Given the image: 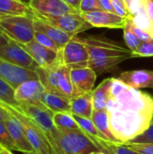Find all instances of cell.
<instances>
[{
	"mask_svg": "<svg viewBox=\"0 0 153 154\" xmlns=\"http://www.w3.org/2000/svg\"><path fill=\"white\" fill-rule=\"evenodd\" d=\"M0 15H33V12L23 0H0Z\"/></svg>",
	"mask_w": 153,
	"mask_h": 154,
	"instance_id": "23",
	"label": "cell"
},
{
	"mask_svg": "<svg viewBox=\"0 0 153 154\" xmlns=\"http://www.w3.org/2000/svg\"><path fill=\"white\" fill-rule=\"evenodd\" d=\"M90 154H107L105 152H103V151H96V152H92V153Z\"/></svg>",
	"mask_w": 153,
	"mask_h": 154,
	"instance_id": "47",
	"label": "cell"
},
{
	"mask_svg": "<svg viewBox=\"0 0 153 154\" xmlns=\"http://www.w3.org/2000/svg\"><path fill=\"white\" fill-rule=\"evenodd\" d=\"M93 110L92 92L77 96L70 99V113L72 115L91 118Z\"/></svg>",
	"mask_w": 153,
	"mask_h": 154,
	"instance_id": "20",
	"label": "cell"
},
{
	"mask_svg": "<svg viewBox=\"0 0 153 154\" xmlns=\"http://www.w3.org/2000/svg\"><path fill=\"white\" fill-rule=\"evenodd\" d=\"M5 124L7 127L9 134L16 147L17 152H21L23 153L32 152L33 149L25 134V132H24L21 123L17 120V118L14 117L10 113V116L5 121Z\"/></svg>",
	"mask_w": 153,
	"mask_h": 154,
	"instance_id": "17",
	"label": "cell"
},
{
	"mask_svg": "<svg viewBox=\"0 0 153 154\" xmlns=\"http://www.w3.org/2000/svg\"><path fill=\"white\" fill-rule=\"evenodd\" d=\"M0 31L19 43H28L34 39L32 15H0Z\"/></svg>",
	"mask_w": 153,
	"mask_h": 154,
	"instance_id": "5",
	"label": "cell"
},
{
	"mask_svg": "<svg viewBox=\"0 0 153 154\" xmlns=\"http://www.w3.org/2000/svg\"><path fill=\"white\" fill-rule=\"evenodd\" d=\"M77 37L87 47L90 59L115 56H129L133 58V53L130 49L124 47L115 41L96 36Z\"/></svg>",
	"mask_w": 153,
	"mask_h": 154,
	"instance_id": "6",
	"label": "cell"
},
{
	"mask_svg": "<svg viewBox=\"0 0 153 154\" xmlns=\"http://www.w3.org/2000/svg\"><path fill=\"white\" fill-rule=\"evenodd\" d=\"M69 5H70L71 7H73L74 9L79 11V7H80V4L82 0H64ZM80 12V11H79Z\"/></svg>",
	"mask_w": 153,
	"mask_h": 154,
	"instance_id": "42",
	"label": "cell"
},
{
	"mask_svg": "<svg viewBox=\"0 0 153 154\" xmlns=\"http://www.w3.org/2000/svg\"><path fill=\"white\" fill-rule=\"evenodd\" d=\"M142 9L153 27V0H146Z\"/></svg>",
	"mask_w": 153,
	"mask_h": 154,
	"instance_id": "39",
	"label": "cell"
},
{
	"mask_svg": "<svg viewBox=\"0 0 153 154\" xmlns=\"http://www.w3.org/2000/svg\"><path fill=\"white\" fill-rule=\"evenodd\" d=\"M52 145V147H53V150H54V152H55V154H65L64 152H62L56 145H54V144H51Z\"/></svg>",
	"mask_w": 153,
	"mask_h": 154,
	"instance_id": "45",
	"label": "cell"
},
{
	"mask_svg": "<svg viewBox=\"0 0 153 154\" xmlns=\"http://www.w3.org/2000/svg\"><path fill=\"white\" fill-rule=\"evenodd\" d=\"M0 78L14 89L20 84L30 79H39L35 71L10 63L0 58Z\"/></svg>",
	"mask_w": 153,
	"mask_h": 154,
	"instance_id": "13",
	"label": "cell"
},
{
	"mask_svg": "<svg viewBox=\"0 0 153 154\" xmlns=\"http://www.w3.org/2000/svg\"><path fill=\"white\" fill-rule=\"evenodd\" d=\"M117 79L125 85L133 88H153V70L138 69L121 73Z\"/></svg>",
	"mask_w": 153,
	"mask_h": 154,
	"instance_id": "18",
	"label": "cell"
},
{
	"mask_svg": "<svg viewBox=\"0 0 153 154\" xmlns=\"http://www.w3.org/2000/svg\"><path fill=\"white\" fill-rule=\"evenodd\" d=\"M0 101L10 106L16 107L19 104L14 99V89L0 78Z\"/></svg>",
	"mask_w": 153,
	"mask_h": 154,
	"instance_id": "28",
	"label": "cell"
},
{
	"mask_svg": "<svg viewBox=\"0 0 153 154\" xmlns=\"http://www.w3.org/2000/svg\"><path fill=\"white\" fill-rule=\"evenodd\" d=\"M73 117L75 118L76 122L78 123L79 128L81 131H83L85 134H87L90 137H97V138H102L100 133L95 126L93 121L91 118H86V117H81L78 116L73 115Z\"/></svg>",
	"mask_w": 153,
	"mask_h": 154,
	"instance_id": "29",
	"label": "cell"
},
{
	"mask_svg": "<svg viewBox=\"0 0 153 154\" xmlns=\"http://www.w3.org/2000/svg\"><path fill=\"white\" fill-rule=\"evenodd\" d=\"M97 75L89 67L70 69L74 97L93 91Z\"/></svg>",
	"mask_w": 153,
	"mask_h": 154,
	"instance_id": "14",
	"label": "cell"
},
{
	"mask_svg": "<svg viewBox=\"0 0 153 154\" xmlns=\"http://www.w3.org/2000/svg\"><path fill=\"white\" fill-rule=\"evenodd\" d=\"M100 151H103V152H105L106 153H107V154H114L111 151H109V150H107V149H106V148H100Z\"/></svg>",
	"mask_w": 153,
	"mask_h": 154,
	"instance_id": "46",
	"label": "cell"
},
{
	"mask_svg": "<svg viewBox=\"0 0 153 154\" xmlns=\"http://www.w3.org/2000/svg\"><path fill=\"white\" fill-rule=\"evenodd\" d=\"M91 119L100 133L102 139L111 141V142H117L115 138L114 134H112L110 130V125H109V117L106 110H93Z\"/></svg>",
	"mask_w": 153,
	"mask_h": 154,
	"instance_id": "25",
	"label": "cell"
},
{
	"mask_svg": "<svg viewBox=\"0 0 153 154\" xmlns=\"http://www.w3.org/2000/svg\"><path fill=\"white\" fill-rule=\"evenodd\" d=\"M133 53V58L137 57H153V38L142 42L140 46L137 48V50Z\"/></svg>",
	"mask_w": 153,
	"mask_h": 154,
	"instance_id": "33",
	"label": "cell"
},
{
	"mask_svg": "<svg viewBox=\"0 0 153 154\" xmlns=\"http://www.w3.org/2000/svg\"><path fill=\"white\" fill-rule=\"evenodd\" d=\"M0 154H1V153H0Z\"/></svg>",
	"mask_w": 153,
	"mask_h": 154,
	"instance_id": "51",
	"label": "cell"
},
{
	"mask_svg": "<svg viewBox=\"0 0 153 154\" xmlns=\"http://www.w3.org/2000/svg\"><path fill=\"white\" fill-rule=\"evenodd\" d=\"M0 148H4L12 152L17 151L4 121H0Z\"/></svg>",
	"mask_w": 153,
	"mask_h": 154,
	"instance_id": "30",
	"label": "cell"
},
{
	"mask_svg": "<svg viewBox=\"0 0 153 154\" xmlns=\"http://www.w3.org/2000/svg\"><path fill=\"white\" fill-rule=\"evenodd\" d=\"M35 72L45 90L64 97L69 100L74 97L70 79V69L63 63H58L46 69L38 67Z\"/></svg>",
	"mask_w": 153,
	"mask_h": 154,
	"instance_id": "2",
	"label": "cell"
},
{
	"mask_svg": "<svg viewBox=\"0 0 153 154\" xmlns=\"http://www.w3.org/2000/svg\"><path fill=\"white\" fill-rule=\"evenodd\" d=\"M2 106L6 108L21 123L35 153L55 154L49 136L42 129H41L29 117H27L25 115L21 113L14 106H10L6 104H2Z\"/></svg>",
	"mask_w": 153,
	"mask_h": 154,
	"instance_id": "4",
	"label": "cell"
},
{
	"mask_svg": "<svg viewBox=\"0 0 153 154\" xmlns=\"http://www.w3.org/2000/svg\"><path fill=\"white\" fill-rule=\"evenodd\" d=\"M113 83V78L106 79L102 81L92 91L93 107L96 110H106V102L109 97L111 87Z\"/></svg>",
	"mask_w": 153,
	"mask_h": 154,
	"instance_id": "24",
	"label": "cell"
},
{
	"mask_svg": "<svg viewBox=\"0 0 153 154\" xmlns=\"http://www.w3.org/2000/svg\"><path fill=\"white\" fill-rule=\"evenodd\" d=\"M130 143H153V117L151 122V125L149 128L141 135L137 136L132 141H129Z\"/></svg>",
	"mask_w": 153,
	"mask_h": 154,
	"instance_id": "36",
	"label": "cell"
},
{
	"mask_svg": "<svg viewBox=\"0 0 153 154\" xmlns=\"http://www.w3.org/2000/svg\"><path fill=\"white\" fill-rule=\"evenodd\" d=\"M131 59L129 56H115V57H104L97 59H90L88 61V66L93 69L97 76L106 73V71L112 69L113 68L119 65L121 62Z\"/></svg>",
	"mask_w": 153,
	"mask_h": 154,
	"instance_id": "22",
	"label": "cell"
},
{
	"mask_svg": "<svg viewBox=\"0 0 153 154\" xmlns=\"http://www.w3.org/2000/svg\"><path fill=\"white\" fill-rule=\"evenodd\" d=\"M126 23L129 25L130 29L133 31V32L142 41V42H145V41H149L151 39H152L153 36L147 31H145L144 29L141 28L138 24L135 23V22L133 19V16L131 15L130 17H128L126 19Z\"/></svg>",
	"mask_w": 153,
	"mask_h": 154,
	"instance_id": "32",
	"label": "cell"
},
{
	"mask_svg": "<svg viewBox=\"0 0 153 154\" xmlns=\"http://www.w3.org/2000/svg\"><path fill=\"white\" fill-rule=\"evenodd\" d=\"M112 2H118V1H124V0H111Z\"/></svg>",
	"mask_w": 153,
	"mask_h": 154,
	"instance_id": "48",
	"label": "cell"
},
{
	"mask_svg": "<svg viewBox=\"0 0 153 154\" xmlns=\"http://www.w3.org/2000/svg\"><path fill=\"white\" fill-rule=\"evenodd\" d=\"M41 102L51 112H69L70 113V100L45 90L41 97Z\"/></svg>",
	"mask_w": 153,
	"mask_h": 154,
	"instance_id": "21",
	"label": "cell"
},
{
	"mask_svg": "<svg viewBox=\"0 0 153 154\" xmlns=\"http://www.w3.org/2000/svg\"><path fill=\"white\" fill-rule=\"evenodd\" d=\"M83 17L93 27H106L110 29H124L126 19L114 13L103 10H96L89 13L81 14Z\"/></svg>",
	"mask_w": 153,
	"mask_h": 154,
	"instance_id": "15",
	"label": "cell"
},
{
	"mask_svg": "<svg viewBox=\"0 0 153 154\" xmlns=\"http://www.w3.org/2000/svg\"><path fill=\"white\" fill-rule=\"evenodd\" d=\"M0 104H2V102H1V101H0Z\"/></svg>",
	"mask_w": 153,
	"mask_h": 154,
	"instance_id": "50",
	"label": "cell"
},
{
	"mask_svg": "<svg viewBox=\"0 0 153 154\" xmlns=\"http://www.w3.org/2000/svg\"><path fill=\"white\" fill-rule=\"evenodd\" d=\"M61 60L65 66L72 69L87 67L90 57L85 44L75 35L62 48Z\"/></svg>",
	"mask_w": 153,
	"mask_h": 154,
	"instance_id": "8",
	"label": "cell"
},
{
	"mask_svg": "<svg viewBox=\"0 0 153 154\" xmlns=\"http://www.w3.org/2000/svg\"><path fill=\"white\" fill-rule=\"evenodd\" d=\"M34 40L36 42H38L39 43H41V45L45 46V47H48V48L52 49L54 51H61L60 49V47L49 36H47L45 33H43L41 32L35 31V32H34Z\"/></svg>",
	"mask_w": 153,
	"mask_h": 154,
	"instance_id": "35",
	"label": "cell"
},
{
	"mask_svg": "<svg viewBox=\"0 0 153 154\" xmlns=\"http://www.w3.org/2000/svg\"><path fill=\"white\" fill-rule=\"evenodd\" d=\"M100 10L98 0H82L79 7V11L81 14L89 13L93 11Z\"/></svg>",
	"mask_w": 153,
	"mask_h": 154,
	"instance_id": "37",
	"label": "cell"
},
{
	"mask_svg": "<svg viewBox=\"0 0 153 154\" xmlns=\"http://www.w3.org/2000/svg\"><path fill=\"white\" fill-rule=\"evenodd\" d=\"M50 143L65 154H90L100 151L94 141L81 130H59Z\"/></svg>",
	"mask_w": 153,
	"mask_h": 154,
	"instance_id": "3",
	"label": "cell"
},
{
	"mask_svg": "<svg viewBox=\"0 0 153 154\" xmlns=\"http://www.w3.org/2000/svg\"><path fill=\"white\" fill-rule=\"evenodd\" d=\"M37 17L73 36L93 28V26L83 17L81 13H69L57 17Z\"/></svg>",
	"mask_w": 153,
	"mask_h": 154,
	"instance_id": "9",
	"label": "cell"
},
{
	"mask_svg": "<svg viewBox=\"0 0 153 154\" xmlns=\"http://www.w3.org/2000/svg\"><path fill=\"white\" fill-rule=\"evenodd\" d=\"M45 88L39 79H30L23 82L14 89V99L20 103H34L41 101Z\"/></svg>",
	"mask_w": 153,
	"mask_h": 154,
	"instance_id": "16",
	"label": "cell"
},
{
	"mask_svg": "<svg viewBox=\"0 0 153 154\" xmlns=\"http://www.w3.org/2000/svg\"><path fill=\"white\" fill-rule=\"evenodd\" d=\"M25 154H37V153H35L34 152H28V153H25Z\"/></svg>",
	"mask_w": 153,
	"mask_h": 154,
	"instance_id": "49",
	"label": "cell"
},
{
	"mask_svg": "<svg viewBox=\"0 0 153 154\" xmlns=\"http://www.w3.org/2000/svg\"><path fill=\"white\" fill-rule=\"evenodd\" d=\"M9 40H10V39H9L2 31H0V46H3V45L8 43Z\"/></svg>",
	"mask_w": 153,
	"mask_h": 154,
	"instance_id": "43",
	"label": "cell"
},
{
	"mask_svg": "<svg viewBox=\"0 0 153 154\" xmlns=\"http://www.w3.org/2000/svg\"><path fill=\"white\" fill-rule=\"evenodd\" d=\"M0 58L10 63L33 71L39 67L29 53L18 42L11 39L8 43L0 46Z\"/></svg>",
	"mask_w": 153,
	"mask_h": 154,
	"instance_id": "11",
	"label": "cell"
},
{
	"mask_svg": "<svg viewBox=\"0 0 153 154\" xmlns=\"http://www.w3.org/2000/svg\"><path fill=\"white\" fill-rule=\"evenodd\" d=\"M0 153L1 154H14L12 151L6 150V149H4V148H0Z\"/></svg>",
	"mask_w": 153,
	"mask_h": 154,
	"instance_id": "44",
	"label": "cell"
},
{
	"mask_svg": "<svg viewBox=\"0 0 153 154\" xmlns=\"http://www.w3.org/2000/svg\"><path fill=\"white\" fill-rule=\"evenodd\" d=\"M123 144L128 146L139 154H153V143H130L126 142Z\"/></svg>",
	"mask_w": 153,
	"mask_h": 154,
	"instance_id": "34",
	"label": "cell"
},
{
	"mask_svg": "<svg viewBox=\"0 0 153 154\" xmlns=\"http://www.w3.org/2000/svg\"><path fill=\"white\" fill-rule=\"evenodd\" d=\"M33 20V27L35 31L41 32L45 33L47 36H49L59 47L60 50L73 38V35L69 34L62 30L57 28L56 26L40 19L39 17L32 15Z\"/></svg>",
	"mask_w": 153,
	"mask_h": 154,
	"instance_id": "19",
	"label": "cell"
},
{
	"mask_svg": "<svg viewBox=\"0 0 153 154\" xmlns=\"http://www.w3.org/2000/svg\"><path fill=\"white\" fill-rule=\"evenodd\" d=\"M4 104V103H2ZM2 104H0V121H5L9 116H10V113L7 109H5Z\"/></svg>",
	"mask_w": 153,
	"mask_h": 154,
	"instance_id": "41",
	"label": "cell"
},
{
	"mask_svg": "<svg viewBox=\"0 0 153 154\" xmlns=\"http://www.w3.org/2000/svg\"><path fill=\"white\" fill-rule=\"evenodd\" d=\"M19 44L29 53V55L41 68L46 69L55 64L62 63L61 51H54L52 49L45 47L36 42L34 39L28 43Z\"/></svg>",
	"mask_w": 153,
	"mask_h": 154,
	"instance_id": "10",
	"label": "cell"
},
{
	"mask_svg": "<svg viewBox=\"0 0 153 154\" xmlns=\"http://www.w3.org/2000/svg\"><path fill=\"white\" fill-rule=\"evenodd\" d=\"M52 119H53L54 125L60 131L81 130L71 113H69V112L53 113Z\"/></svg>",
	"mask_w": 153,
	"mask_h": 154,
	"instance_id": "26",
	"label": "cell"
},
{
	"mask_svg": "<svg viewBox=\"0 0 153 154\" xmlns=\"http://www.w3.org/2000/svg\"><path fill=\"white\" fill-rule=\"evenodd\" d=\"M98 3H99L100 10L106 11V12H111V13L115 14L113 3H112L111 0H98Z\"/></svg>",
	"mask_w": 153,
	"mask_h": 154,
	"instance_id": "40",
	"label": "cell"
},
{
	"mask_svg": "<svg viewBox=\"0 0 153 154\" xmlns=\"http://www.w3.org/2000/svg\"><path fill=\"white\" fill-rule=\"evenodd\" d=\"M124 41L128 48L132 51V52L135 51L137 48L140 46V44L142 43V41L133 32L127 23H125V26L124 28Z\"/></svg>",
	"mask_w": 153,
	"mask_h": 154,
	"instance_id": "31",
	"label": "cell"
},
{
	"mask_svg": "<svg viewBox=\"0 0 153 154\" xmlns=\"http://www.w3.org/2000/svg\"><path fill=\"white\" fill-rule=\"evenodd\" d=\"M14 108L25 115L42 129L49 136L50 141L55 138L59 130L53 123V112L48 109L41 101L34 103H20Z\"/></svg>",
	"mask_w": 153,
	"mask_h": 154,
	"instance_id": "7",
	"label": "cell"
},
{
	"mask_svg": "<svg viewBox=\"0 0 153 154\" xmlns=\"http://www.w3.org/2000/svg\"><path fill=\"white\" fill-rule=\"evenodd\" d=\"M90 138L94 141V143H96V145L98 147L99 150L100 148L103 147L111 151L114 154H139L121 143L111 142V141H107V140L97 138V137H90Z\"/></svg>",
	"mask_w": 153,
	"mask_h": 154,
	"instance_id": "27",
	"label": "cell"
},
{
	"mask_svg": "<svg viewBox=\"0 0 153 154\" xmlns=\"http://www.w3.org/2000/svg\"><path fill=\"white\" fill-rule=\"evenodd\" d=\"M33 14L41 17H57L69 13H80L64 0H29Z\"/></svg>",
	"mask_w": 153,
	"mask_h": 154,
	"instance_id": "12",
	"label": "cell"
},
{
	"mask_svg": "<svg viewBox=\"0 0 153 154\" xmlns=\"http://www.w3.org/2000/svg\"><path fill=\"white\" fill-rule=\"evenodd\" d=\"M106 110L112 134L117 143H124L149 128L153 117V97L113 78Z\"/></svg>",
	"mask_w": 153,
	"mask_h": 154,
	"instance_id": "1",
	"label": "cell"
},
{
	"mask_svg": "<svg viewBox=\"0 0 153 154\" xmlns=\"http://www.w3.org/2000/svg\"><path fill=\"white\" fill-rule=\"evenodd\" d=\"M124 1L129 8L131 15L133 16L142 9L146 0H124Z\"/></svg>",
	"mask_w": 153,
	"mask_h": 154,
	"instance_id": "38",
	"label": "cell"
}]
</instances>
